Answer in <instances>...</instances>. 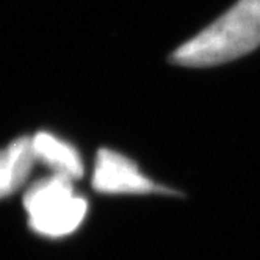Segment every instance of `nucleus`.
<instances>
[{
  "instance_id": "obj_3",
  "label": "nucleus",
  "mask_w": 260,
  "mask_h": 260,
  "mask_svg": "<svg viewBox=\"0 0 260 260\" xmlns=\"http://www.w3.org/2000/svg\"><path fill=\"white\" fill-rule=\"evenodd\" d=\"M92 188L102 194L180 196L179 191L163 187L146 177L132 158L107 147L98 151L94 171H92Z\"/></svg>"
},
{
  "instance_id": "obj_2",
  "label": "nucleus",
  "mask_w": 260,
  "mask_h": 260,
  "mask_svg": "<svg viewBox=\"0 0 260 260\" xmlns=\"http://www.w3.org/2000/svg\"><path fill=\"white\" fill-rule=\"evenodd\" d=\"M30 229L46 238L76 232L88 212V201L74 190V180L53 173L33 182L24 194Z\"/></svg>"
},
{
  "instance_id": "obj_4",
  "label": "nucleus",
  "mask_w": 260,
  "mask_h": 260,
  "mask_svg": "<svg viewBox=\"0 0 260 260\" xmlns=\"http://www.w3.org/2000/svg\"><path fill=\"white\" fill-rule=\"evenodd\" d=\"M36 161L33 140L19 137L0 149V199L14 194L31 174Z\"/></svg>"
},
{
  "instance_id": "obj_1",
  "label": "nucleus",
  "mask_w": 260,
  "mask_h": 260,
  "mask_svg": "<svg viewBox=\"0 0 260 260\" xmlns=\"http://www.w3.org/2000/svg\"><path fill=\"white\" fill-rule=\"evenodd\" d=\"M260 46V0H238L221 17L177 47L171 61L188 68L216 66Z\"/></svg>"
},
{
  "instance_id": "obj_5",
  "label": "nucleus",
  "mask_w": 260,
  "mask_h": 260,
  "mask_svg": "<svg viewBox=\"0 0 260 260\" xmlns=\"http://www.w3.org/2000/svg\"><path fill=\"white\" fill-rule=\"evenodd\" d=\"M31 140L36 160L44 163L53 173L71 177L72 180L83 176V160L74 144L46 130L35 134Z\"/></svg>"
}]
</instances>
